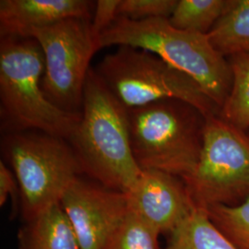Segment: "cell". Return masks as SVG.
<instances>
[{"instance_id": "obj_1", "label": "cell", "mask_w": 249, "mask_h": 249, "mask_svg": "<svg viewBox=\"0 0 249 249\" xmlns=\"http://www.w3.org/2000/svg\"><path fill=\"white\" fill-rule=\"evenodd\" d=\"M69 142L83 173L107 188L125 194L142 173L131 147L128 110L92 69L84 86L81 118Z\"/></svg>"}, {"instance_id": "obj_2", "label": "cell", "mask_w": 249, "mask_h": 249, "mask_svg": "<svg viewBox=\"0 0 249 249\" xmlns=\"http://www.w3.org/2000/svg\"><path fill=\"white\" fill-rule=\"evenodd\" d=\"M98 45L99 49L126 45L156 54L195 80L220 110L230 92L228 58L214 47L208 35L176 29L168 18L135 21L117 17L100 35Z\"/></svg>"}, {"instance_id": "obj_3", "label": "cell", "mask_w": 249, "mask_h": 249, "mask_svg": "<svg viewBox=\"0 0 249 249\" xmlns=\"http://www.w3.org/2000/svg\"><path fill=\"white\" fill-rule=\"evenodd\" d=\"M45 56L34 38H1L0 104L11 133L35 129L70 141L81 118L53 105L42 88Z\"/></svg>"}, {"instance_id": "obj_4", "label": "cell", "mask_w": 249, "mask_h": 249, "mask_svg": "<svg viewBox=\"0 0 249 249\" xmlns=\"http://www.w3.org/2000/svg\"><path fill=\"white\" fill-rule=\"evenodd\" d=\"M134 157L142 170L187 178L196 168L208 116L179 99L127 109Z\"/></svg>"}, {"instance_id": "obj_5", "label": "cell", "mask_w": 249, "mask_h": 249, "mask_svg": "<svg viewBox=\"0 0 249 249\" xmlns=\"http://www.w3.org/2000/svg\"><path fill=\"white\" fill-rule=\"evenodd\" d=\"M94 71L126 109L179 99L207 116L220 114V107L195 80L146 50L118 46L102 59Z\"/></svg>"}, {"instance_id": "obj_6", "label": "cell", "mask_w": 249, "mask_h": 249, "mask_svg": "<svg viewBox=\"0 0 249 249\" xmlns=\"http://www.w3.org/2000/svg\"><path fill=\"white\" fill-rule=\"evenodd\" d=\"M67 142L41 132L11 133L4 141L27 222L60 203L83 173L76 152Z\"/></svg>"}, {"instance_id": "obj_7", "label": "cell", "mask_w": 249, "mask_h": 249, "mask_svg": "<svg viewBox=\"0 0 249 249\" xmlns=\"http://www.w3.org/2000/svg\"><path fill=\"white\" fill-rule=\"evenodd\" d=\"M195 208L237 207L249 199V137L219 116H208L196 168L183 179Z\"/></svg>"}, {"instance_id": "obj_8", "label": "cell", "mask_w": 249, "mask_h": 249, "mask_svg": "<svg viewBox=\"0 0 249 249\" xmlns=\"http://www.w3.org/2000/svg\"><path fill=\"white\" fill-rule=\"evenodd\" d=\"M45 56L42 88L47 99L65 112L80 114L89 62L99 49L89 17L66 18L36 30Z\"/></svg>"}, {"instance_id": "obj_9", "label": "cell", "mask_w": 249, "mask_h": 249, "mask_svg": "<svg viewBox=\"0 0 249 249\" xmlns=\"http://www.w3.org/2000/svg\"><path fill=\"white\" fill-rule=\"evenodd\" d=\"M81 249H107L129 208L126 195L79 178L60 201Z\"/></svg>"}, {"instance_id": "obj_10", "label": "cell", "mask_w": 249, "mask_h": 249, "mask_svg": "<svg viewBox=\"0 0 249 249\" xmlns=\"http://www.w3.org/2000/svg\"><path fill=\"white\" fill-rule=\"evenodd\" d=\"M129 211L160 234H169L195 209L182 178L159 170H142L129 192Z\"/></svg>"}, {"instance_id": "obj_11", "label": "cell", "mask_w": 249, "mask_h": 249, "mask_svg": "<svg viewBox=\"0 0 249 249\" xmlns=\"http://www.w3.org/2000/svg\"><path fill=\"white\" fill-rule=\"evenodd\" d=\"M86 0H1V38H31L34 32L66 18L91 17Z\"/></svg>"}, {"instance_id": "obj_12", "label": "cell", "mask_w": 249, "mask_h": 249, "mask_svg": "<svg viewBox=\"0 0 249 249\" xmlns=\"http://www.w3.org/2000/svg\"><path fill=\"white\" fill-rule=\"evenodd\" d=\"M28 223L21 234L22 249H81L61 203L53 205Z\"/></svg>"}, {"instance_id": "obj_13", "label": "cell", "mask_w": 249, "mask_h": 249, "mask_svg": "<svg viewBox=\"0 0 249 249\" xmlns=\"http://www.w3.org/2000/svg\"><path fill=\"white\" fill-rule=\"evenodd\" d=\"M165 249H239L211 220L207 210L195 208L168 234Z\"/></svg>"}, {"instance_id": "obj_14", "label": "cell", "mask_w": 249, "mask_h": 249, "mask_svg": "<svg viewBox=\"0 0 249 249\" xmlns=\"http://www.w3.org/2000/svg\"><path fill=\"white\" fill-rule=\"evenodd\" d=\"M208 36L225 57L249 54V0H231L229 8Z\"/></svg>"}, {"instance_id": "obj_15", "label": "cell", "mask_w": 249, "mask_h": 249, "mask_svg": "<svg viewBox=\"0 0 249 249\" xmlns=\"http://www.w3.org/2000/svg\"><path fill=\"white\" fill-rule=\"evenodd\" d=\"M228 58L231 72L230 92L219 116L242 131H249V54H233Z\"/></svg>"}, {"instance_id": "obj_16", "label": "cell", "mask_w": 249, "mask_h": 249, "mask_svg": "<svg viewBox=\"0 0 249 249\" xmlns=\"http://www.w3.org/2000/svg\"><path fill=\"white\" fill-rule=\"evenodd\" d=\"M230 3L231 0H178L168 20L178 30L209 35Z\"/></svg>"}, {"instance_id": "obj_17", "label": "cell", "mask_w": 249, "mask_h": 249, "mask_svg": "<svg viewBox=\"0 0 249 249\" xmlns=\"http://www.w3.org/2000/svg\"><path fill=\"white\" fill-rule=\"evenodd\" d=\"M207 212L214 224L239 249H249V199L237 207L213 206Z\"/></svg>"}, {"instance_id": "obj_18", "label": "cell", "mask_w": 249, "mask_h": 249, "mask_svg": "<svg viewBox=\"0 0 249 249\" xmlns=\"http://www.w3.org/2000/svg\"><path fill=\"white\" fill-rule=\"evenodd\" d=\"M160 235L150 224L128 211L107 249H160Z\"/></svg>"}, {"instance_id": "obj_19", "label": "cell", "mask_w": 249, "mask_h": 249, "mask_svg": "<svg viewBox=\"0 0 249 249\" xmlns=\"http://www.w3.org/2000/svg\"><path fill=\"white\" fill-rule=\"evenodd\" d=\"M178 0H120L117 17L140 21L151 18H169Z\"/></svg>"}, {"instance_id": "obj_20", "label": "cell", "mask_w": 249, "mask_h": 249, "mask_svg": "<svg viewBox=\"0 0 249 249\" xmlns=\"http://www.w3.org/2000/svg\"><path fill=\"white\" fill-rule=\"evenodd\" d=\"M119 3L120 0H99L96 2L91 19V30L97 38L117 18Z\"/></svg>"}, {"instance_id": "obj_21", "label": "cell", "mask_w": 249, "mask_h": 249, "mask_svg": "<svg viewBox=\"0 0 249 249\" xmlns=\"http://www.w3.org/2000/svg\"><path fill=\"white\" fill-rule=\"evenodd\" d=\"M17 191V183L11 171L0 160V205L6 203L9 195L14 196Z\"/></svg>"}, {"instance_id": "obj_22", "label": "cell", "mask_w": 249, "mask_h": 249, "mask_svg": "<svg viewBox=\"0 0 249 249\" xmlns=\"http://www.w3.org/2000/svg\"><path fill=\"white\" fill-rule=\"evenodd\" d=\"M248 135H249V132H248Z\"/></svg>"}]
</instances>
